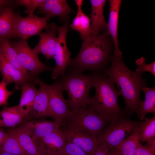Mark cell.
Wrapping results in <instances>:
<instances>
[{
  "label": "cell",
  "mask_w": 155,
  "mask_h": 155,
  "mask_svg": "<svg viewBox=\"0 0 155 155\" xmlns=\"http://www.w3.org/2000/svg\"><path fill=\"white\" fill-rule=\"evenodd\" d=\"M111 65L103 73L117 86L125 103L123 111L129 116L135 113L142 100L140 93L147 85L142 74L129 69L124 63L122 55L114 53L110 59Z\"/></svg>",
  "instance_id": "1"
},
{
  "label": "cell",
  "mask_w": 155,
  "mask_h": 155,
  "mask_svg": "<svg viewBox=\"0 0 155 155\" xmlns=\"http://www.w3.org/2000/svg\"><path fill=\"white\" fill-rule=\"evenodd\" d=\"M77 55L67 67L70 71L82 72L86 70L103 72L107 68L112 52L109 35L106 32L82 40Z\"/></svg>",
  "instance_id": "2"
},
{
  "label": "cell",
  "mask_w": 155,
  "mask_h": 155,
  "mask_svg": "<svg viewBox=\"0 0 155 155\" xmlns=\"http://www.w3.org/2000/svg\"><path fill=\"white\" fill-rule=\"evenodd\" d=\"M92 73L93 87L95 89V93L90 98L87 106L109 123L128 116L118 104V98L121 94L114 83L103 72Z\"/></svg>",
  "instance_id": "3"
},
{
  "label": "cell",
  "mask_w": 155,
  "mask_h": 155,
  "mask_svg": "<svg viewBox=\"0 0 155 155\" xmlns=\"http://www.w3.org/2000/svg\"><path fill=\"white\" fill-rule=\"evenodd\" d=\"M60 77L58 81L67 93L69 107L72 113L89 104V93L93 82V73L84 75L82 72L70 71Z\"/></svg>",
  "instance_id": "4"
},
{
  "label": "cell",
  "mask_w": 155,
  "mask_h": 155,
  "mask_svg": "<svg viewBox=\"0 0 155 155\" xmlns=\"http://www.w3.org/2000/svg\"><path fill=\"white\" fill-rule=\"evenodd\" d=\"M129 117L126 116L109 122L97 139L99 144L104 145L108 150L114 149L142 122L132 121Z\"/></svg>",
  "instance_id": "5"
},
{
  "label": "cell",
  "mask_w": 155,
  "mask_h": 155,
  "mask_svg": "<svg viewBox=\"0 0 155 155\" xmlns=\"http://www.w3.org/2000/svg\"><path fill=\"white\" fill-rule=\"evenodd\" d=\"M68 123L78 126L97 139L109 123L89 108L87 105L83 106L76 111L73 113Z\"/></svg>",
  "instance_id": "6"
},
{
  "label": "cell",
  "mask_w": 155,
  "mask_h": 155,
  "mask_svg": "<svg viewBox=\"0 0 155 155\" xmlns=\"http://www.w3.org/2000/svg\"><path fill=\"white\" fill-rule=\"evenodd\" d=\"M10 44L16 52L20 64L29 73L32 82L42 72L53 70V68L42 62L29 47L26 40L22 39Z\"/></svg>",
  "instance_id": "7"
},
{
  "label": "cell",
  "mask_w": 155,
  "mask_h": 155,
  "mask_svg": "<svg viewBox=\"0 0 155 155\" xmlns=\"http://www.w3.org/2000/svg\"><path fill=\"white\" fill-rule=\"evenodd\" d=\"M49 19L46 16L41 18L33 14L24 17L19 13L15 14L11 38L26 40L33 35L39 36L42 30L48 26Z\"/></svg>",
  "instance_id": "8"
},
{
  "label": "cell",
  "mask_w": 155,
  "mask_h": 155,
  "mask_svg": "<svg viewBox=\"0 0 155 155\" xmlns=\"http://www.w3.org/2000/svg\"><path fill=\"white\" fill-rule=\"evenodd\" d=\"M69 19L61 26H57L58 35L53 57L56 62V65L53 68L51 76L53 80L64 75L71 60L70 58L71 53L67 49L66 40Z\"/></svg>",
  "instance_id": "9"
},
{
  "label": "cell",
  "mask_w": 155,
  "mask_h": 155,
  "mask_svg": "<svg viewBox=\"0 0 155 155\" xmlns=\"http://www.w3.org/2000/svg\"><path fill=\"white\" fill-rule=\"evenodd\" d=\"M46 86L52 118L60 119L66 124L70 120L72 113L67 100L63 96L62 86L58 80L51 85L46 84Z\"/></svg>",
  "instance_id": "10"
},
{
  "label": "cell",
  "mask_w": 155,
  "mask_h": 155,
  "mask_svg": "<svg viewBox=\"0 0 155 155\" xmlns=\"http://www.w3.org/2000/svg\"><path fill=\"white\" fill-rule=\"evenodd\" d=\"M60 128L66 141L71 142L79 146L87 155H93L100 144L97 139L71 123H67Z\"/></svg>",
  "instance_id": "11"
},
{
  "label": "cell",
  "mask_w": 155,
  "mask_h": 155,
  "mask_svg": "<svg viewBox=\"0 0 155 155\" xmlns=\"http://www.w3.org/2000/svg\"><path fill=\"white\" fill-rule=\"evenodd\" d=\"M27 121L18 126L35 139L41 140L66 123L59 119Z\"/></svg>",
  "instance_id": "12"
},
{
  "label": "cell",
  "mask_w": 155,
  "mask_h": 155,
  "mask_svg": "<svg viewBox=\"0 0 155 155\" xmlns=\"http://www.w3.org/2000/svg\"><path fill=\"white\" fill-rule=\"evenodd\" d=\"M34 81L38 84L40 87L26 121L43 119L46 117L52 118L49 107L46 84L38 78Z\"/></svg>",
  "instance_id": "13"
},
{
  "label": "cell",
  "mask_w": 155,
  "mask_h": 155,
  "mask_svg": "<svg viewBox=\"0 0 155 155\" xmlns=\"http://www.w3.org/2000/svg\"><path fill=\"white\" fill-rule=\"evenodd\" d=\"M57 26L54 22L49 24L45 31L40 35V38L37 45L33 49V53L38 56L41 53L47 60L53 58L57 37Z\"/></svg>",
  "instance_id": "14"
},
{
  "label": "cell",
  "mask_w": 155,
  "mask_h": 155,
  "mask_svg": "<svg viewBox=\"0 0 155 155\" xmlns=\"http://www.w3.org/2000/svg\"><path fill=\"white\" fill-rule=\"evenodd\" d=\"M106 0H90L91 12L90 15L91 24V36H95L102 31L106 32L107 23L104 15V7Z\"/></svg>",
  "instance_id": "15"
},
{
  "label": "cell",
  "mask_w": 155,
  "mask_h": 155,
  "mask_svg": "<svg viewBox=\"0 0 155 155\" xmlns=\"http://www.w3.org/2000/svg\"><path fill=\"white\" fill-rule=\"evenodd\" d=\"M121 1L110 0L109 3V15L108 25V29L106 32L112 37L114 43L115 51L114 54L117 55H122L118 40V26L119 12Z\"/></svg>",
  "instance_id": "16"
},
{
  "label": "cell",
  "mask_w": 155,
  "mask_h": 155,
  "mask_svg": "<svg viewBox=\"0 0 155 155\" xmlns=\"http://www.w3.org/2000/svg\"><path fill=\"white\" fill-rule=\"evenodd\" d=\"M7 130L16 137L28 155H43L41 140L35 139L18 127Z\"/></svg>",
  "instance_id": "17"
},
{
  "label": "cell",
  "mask_w": 155,
  "mask_h": 155,
  "mask_svg": "<svg viewBox=\"0 0 155 155\" xmlns=\"http://www.w3.org/2000/svg\"><path fill=\"white\" fill-rule=\"evenodd\" d=\"M0 72L3 77L2 80L7 85L14 83L16 90L20 89L22 84L28 81L22 72L12 66L0 53Z\"/></svg>",
  "instance_id": "18"
},
{
  "label": "cell",
  "mask_w": 155,
  "mask_h": 155,
  "mask_svg": "<svg viewBox=\"0 0 155 155\" xmlns=\"http://www.w3.org/2000/svg\"><path fill=\"white\" fill-rule=\"evenodd\" d=\"M66 142L60 127L41 140L43 155H57Z\"/></svg>",
  "instance_id": "19"
},
{
  "label": "cell",
  "mask_w": 155,
  "mask_h": 155,
  "mask_svg": "<svg viewBox=\"0 0 155 155\" xmlns=\"http://www.w3.org/2000/svg\"><path fill=\"white\" fill-rule=\"evenodd\" d=\"M27 119L18 105L10 107L5 106L0 112V127L13 128L26 121Z\"/></svg>",
  "instance_id": "20"
},
{
  "label": "cell",
  "mask_w": 155,
  "mask_h": 155,
  "mask_svg": "<svg viewBox=\"0 0 155 155\" xmlns=\"http://www.w3.org/2000/svg\"><path fill=\"white\" fill-rule=\"evenodd\" d=\"M37 84L34 81H26L22 84L21 87V94L18 105L27 118L38 91L36 88Z\"/></svg>",
  "instance_id": "21"
},
{
  "label": "cell",
  "mask_w": 155,
  "mask_h": 155,
  "mask_svg": "<svg viewBox=\"0 0 155 155\" xmlns=\"http://www.w3.org/2000/svg\"><path fill=\"white\" fill-rule=\"evenodd\" d=\"M14 15L11 5L0 9V41L11 38Z\"/></svg>",
  "instance_id": "22"
},
{
  "label": "cell",
  "mask_w": 155,
  "mask_h": 155,
  "mask_svg": "<svg viewBox=\"0 0 155 155\" xmlns=\"http://www.w3.org/2000/svg\"><path fill=\"white\" fill-rule=\"evenodd\" d=\"M142 122L114 149L119 155H137L138 144L140 142L139 135Z\"/></svg>",
  "instance_id": "23"
},
{
  "label": "cell",
  "mask_w": 155,
  "mask_h": 155,
  "mask_svg": "<svg viewBox=\"0 0 155 155\" xmlns=\"http://www.w3.org/2000/svg\"><path fill=\"white\" fill-rule=\"evenodd\" d=\"M77 7L76 16L69 27L72 29L78 31L81 39L83 40L91 35L90 20L89 16L83 12L82 6Z\"/></svg>",
  "instance_id": "24"
},
{
  "label": "cell",
  "mask_w": 155,
  "mask_h": 155,
  "mask_svg": "<svg viewBox=\"0 0 155 155\" xmlns=\"http://www.w3.org/2000/svg\"><path fill=\"white\" fill-rule=\"evenodd\" d=\"M0 53L12 66L21 71L28 81H32L29 73L20 64L16 52L8 40L0 41Z\"/></svg>",
  "instance_id": "25"
},
{
  "label": "cell",
  "mask_w": 155,
  "mask_h": 155,
  "mask_svg": "<svg viewBox=\"0 0 155 155\" xmlns=\"http://www.w3.org/2000/svg\"><path fill=\"white\" fill-rule=\"evenodd\" d=\"M141 90L144 93L145 99L142 101L135 113L138 118L142 121L147 114H155V87L150 88L145 86L143 87Z\"/></svg>",
  "instance_id": "26"
},
{
  "label": "cell",
  "mask_w": 155,
  "mask_h": 155,
  "mask_svg": "<svg viewBox=\"0 0 155 155\" xmlns=\"http://www.w3.org/2000/svg\"><path fill=\"white\" fill-rule=\"evenodd\" d=\"M7 134L0 151L18 155H28L22 148L16 137L6 130Z\"/></svg>",
  "instance_id": "27"
},
{
  "label": "cell",
  "mask_w": 155,
  "mask_h": 155,
  "mask_svg": "<svg viewBox=\"0 0 155 155\" xmlns=\"http://www.w3.org/2000/svg\"><path fill=\"white\" fill-rule=\"evenodd\" d=\"M73 12L66 0H57L56 3L45 16L49 19L54 17L59 16L60 21L65 22L69 18V15Z\"/></svg>",
  "instance_id": "28"
},
{
  "label": "cell",
  "mask_w": 155,
  "mask_h": 155,
  "mask_svg": "<svg viewBox=\"0 0 155 155\" xmlns=\"http://www.w3.org/2000/svg\"><path fill=\"white\" fill-rule=\"evenodd\" d=\"M155 139V114L151 119L145 117L142 123L139 140L147 142Z\"/></svg>",
  "instance_id": "29"
},
{
  "label": "cell",
  "mask_w": 155,
  "mask_h": 155,
  "mask_svg": "<svg viewBox=\"0 0 155 155\" xmlns=\"http://www.w3.org/2000/svg\"><path fill=\"white\" fill-rule=\"evenodd\" d=\"M45 0H16V3L18 5L24 6L26 7L24 12L31 16L34 14L35 9L41 6Z\"/></svg>",
  "instance_id": "30"
},
{
  "label": "cell",
  "mask_w": 155,
  "mask_h": 155,
  "mask_svg": "<svg viewBox=\"0 0 155 155\" xmlns=\"http://www.w3.org/2000/svg\"><path fill=\"white\" fill-rule=\"evenodd\" d=\"M57 155H87L79 146L69 141L66 142Z\"/></svg>",
  "instance_id": "31"
},
{
  "label": "cell",
  "mask_w": 155,
  "mask_h": 155,
  "mask_svg": "<svg viewBox=\"0 0 155 155\" xmlns=\"http://www.w3.org/2000/svg\"><path fill=\"white\" fill-rule=\"evenodd\" d=\"M135 64L138 66L135 72L141 74L144 72H148L155 76V61L150 64H147L145 62V59L142 57L137 59Z\"/></svg>",
  "instance_id": "32"
},
{
  "label": "cell",
  "mask_w": 155,
  "mask_h": 155,
  "mask_svg": "<svg viewBox=\"0 0 155 155\" xmlns=\"http://www.w3.org/2000/svg\"><path fill=\"white\" fill-rule=\"evenodd\" d=\"M7 86L3 80L0 82V106L8 104L9 97L14 92L7 90L6 88Z\"/></svg>",
  "instance_id": "33"
},
{
  "label": "cell",
  "mask_w": 155,
  "mask_h": 155,
  "mask_svg": "<svg viewBox=\"0 0 155 155\" xmlns=\"http://www.w3.org/2000/svg\"><path fill=\"white\" fill-rule=\"evenodd\" d=\"M57 1V0H45L42 5L39 7L38 13L46 15Z\"/></svg>",
  "instance_id": "34"
},
{
  "label": "cell",
  "mask_w": 155,
  "mask_h": 155,
  "mask_svg": "<svg viewBox=\"0 0 155 155\" xmlns=\"http://www.w3.org/2000/svg\"><path fill=\"white\" fill-rule=\"evenodd\" d=\"M137 155H155V153L143 145L140 142L138 144Z\"/></svg>",
  "instance_id": "35"
},
{
  "label": "cell",
  "mask_w": 155,
  "mask_h": 155,
  "mask_svg": "<svg viewBox=\"0 0 155 155\" xmlns=\"http://www.w3.org/2000/svg\"><path fill=\"white\" fill-rule=\"evenodd\" d=\"M108 150L102 144H100L95 151L93 155H107Z\"/></svg>",
  "instance_id": "36"
},
{
  "label": "cell",
  "mask_w": 155,
  "mask_h": 155,
  "mask_svg": "<svg viewBox=\"0 0 155 155\" xmlns=\"http://www.w3.org/2000/svg\"><path fill=\"white\" fill-rule=\"evenodd\" d=\"M144 146L155 153V139L147 142L146 144Z\"/></svg>",
  "instance_id": "37"
},
{
  "label": "cell",
  "mask_w": 155,
  "mask_h": 155,
  "mask_svg": "<svg viewBox=\"0 0 155 155\" xmlns=\"http://www.w3.org/2000/svg\"><path fill=\"white\" fill-rule=\"evenodd\" d=\"M7 133L2 127H0V147L3 144L6 137Z\"/></svg>",
  "instance_id": "38"
},
{
  "label": "cell",
  "mask_w": 155,
  "mask_h": 155,
  "mask_svg": "<svg viewBox=\"0 0 155 155\" xmlns=\"http://www.w3.org/2000/svg\"><path fill=\"white\" fill-rule=\"evenodd\" d=\"M12 4V1L11 0H0V9L5 6L10 5Z\"/></svg>",
  "instance_id": "39"
},
{
  "label": "cell",
  "mask_w": 155,
  "mask_h": 155,
  "mask_svg": "<svg viewBox=\"0 0 155 155\" xmlns=\"http://www.w3.org/2000/svg\"><path fill=\"white\" fill-rule=\"evenodd\" d=\"M107 155H119L114 149L108 150Z\"/></svg>",
  "instance_id": "40"
},
{
  "label": "cell",
  "mask_w": 155,
  "mask_h": 155,
  "mask_svg": "<svg viewBox=\"0 0 155 155\" xmlns=\"http://www.w3.org/2000/svg\"><path fill=\"white\" fill-rule=\"evenodd\" d=\"M75 4L77 6H82L83 1L82 0H75Z\"/></svg>",
  "instance_id": "41"
},
{
  "label": "cell",
  "mask_w": 155,
  "mask_h": 155,
  "mask_svg": "<svg viewBox=\"0 0 155 155\" xmlns=\"http://www.w3.org/2000/svg\"><path fill=\"white\" fill-rule=\"evenodd\" d=\"M0 155H18L0 151Z\"/></svg>",
  "instance_id": "42"
}]
</instances>
